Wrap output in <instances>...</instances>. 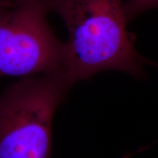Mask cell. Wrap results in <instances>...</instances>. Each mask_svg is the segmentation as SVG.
Returning <instances> with one entry per match:
<instances>
[{"label": "cell", "mask_w": 158, "mask_h": 158, "mask_svg": "<svg viewBox=\"0 0 158 158\" xmlns=\"http://www.w3.org/2000/svg\"><path fill=\"white\" fill-rule=\"evenodd\" d=\"M56 13L68 31L66 76L70 83L104 70L143 74L146 60L138 53L122 0H39Z\"/></svg>", "instance_id": "cell-1"}, {"label": "cell", "mask_w": 158, "mask_h": 158, "mask_svg": "<svg viewBox=\"0 0 158 158\" xmlns=\"http://www.w3.org/2000/svg\"><path fill=\"white\" fill-rule=\"evenodd\" d=\"M72 85L64 73H50L0 94V158H50L55 112Z\"/></svg>", "instance_id": "cell-2"}, {"label": "cell", "mask_w": 158, "mask_h": 158, "mask_svg": "<svg viewBox=\"0 0 158 158\" xmlns=\"http://www.w3.org/2000/svg\"><path fill=\"white\" fill-rule=\"evenodd\" d=\"M47 13L39 0L0 6V77L65 73L66 43L53 32Z\"/></svg>", "instance_id": "cell-3"}, {"label": "cell", "mask_w": 158, "mask_h": 158, "mask_svg": "<svg viewBox=\"0 0 158 158\" xmlns=\"http://www.w3.org/2000/svg\"><path fill=\"white\" fill-rule=\"evenodd\" d=\"M158 7V0H127L124 2L125 14L128 22L143 12Z\"/></svg>", "instance_id": "cell-4"}, {"label": "cell", "mask_w": 158, "mask_h": 158, "mask_svg": "<svg viewBox=\"0 0 158 158\" xmlns=\"http://www.w3.org/2000/svg\"><path fill=\"white\" fill-rule=\"evenodd\" d=\"M18 3V0H0V6H14Z\"/></svg>", "instance_id": "cell-5"}]
</instances>
